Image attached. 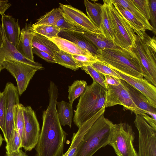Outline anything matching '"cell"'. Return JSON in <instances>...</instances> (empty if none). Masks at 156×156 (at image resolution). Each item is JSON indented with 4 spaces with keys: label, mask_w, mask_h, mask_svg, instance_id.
Here are the masks:
<instances>
[{
    "label": "cell",
    "mask_w": 156,
    "mask_h": 156,
    "mask_svg": "<svg viewBox=\"0 0 156 156\" xmlns=\"http://www.w3.org/2000/svg\"><path fill=\"white\" fill-rule=\"evenodd\" d=\"M34 35L30 25L26 24L21 30L19 41L16 48L22 55L32 61H34L32 50Z\"/></svg>",
    "instance_id": "19"
},
{
    "label": "cell",
    "mask_w": 156,
    "mask_h": 156,
    "mask_svg": "<svg viewBox=\"0 0 156 156\" xmlns=\"http://www.w3.org/2000/svg\"><path fill=\"white\" fill-rule=\"evenodd\" d=\"M79 68L90 65L92 63L99 61L97 57L93 55H72Z\"/></svg>",
    "instance_id": "38"
},
{
    "label": "cell",
    "mask_w": 156,
    "mask_h": 156,
    "mask_svg": "<svg viewBox=\"0 0 156 156\" xmlns=\"http://www.w3.org/2000/svg\"><path fill=\"white\" fill-rule=\"evenodd\" d=\"M21 147V141L17 129L14 127L13 135L12 138L6 143V152L11 153L18 151Z\"/></svg>",
    "instance_id": "36"
},
{
    "label": "cell",
    "mask_w": 156,
    "mask_h": 156,
    "mask_svg": "<svg viewBox=\"0 0 156 156\" xmlns=\"http://www.w3.org/2000/svg\"><path fill=\"white\" fill-rule=\"evenodd\" d=\"M32 46L47 53L53 57L55 52L60 50L57 45L49 39L34 32Z\"/></svg>",
    "instance_id": "23"
},
{
    "label": "cell",
    "mask_w": 156,
    "mask_h": 156,
    "mask_svg": "<svg viewBox=\"0 0 156 156\" xmlns=\"http://www.w3.org/2000/svg\"><path fill=\"white\" fill-rule=\"evenodd\" d=\"M5 95L3 91L0 94V128L4 136L6 138Z\"/></svg>",
    "instance_id": "35"
},
{
    "label": "cell",
    "mask_w": 156,
    "mask_h": 156,
    "mask_svg": "<svg viewBox=\"0 0 156 156\" xmlns=\"http://www.w3.org/2000/svg\"><path fill=\"white\" fill-rule=\"evenodd\" d=\"M49 39L53 42L60 50L72 55H92L73 42L62 37L58 36Z\"/></svg>",
    "instance_id": "22"
},
{
    "label": "cell",
    "mask_w": 156,
    "mask_h": 156,
    "mask_svg": "<svg viewBox=\"0 0 156 156\" xmlns=\"http://www.w3.org/2000/svg\"><path fill=\"white\" fill-rule=\"evenodd\" d=\"M156 42L145 32L140 36L136 34L134 46L130 50L138 59L143 77L156 86Z\"/></svg>",
    "instance_id": "4"
},
{
    "label": "cell",
    "mask_w": 156,
    "mask_h": 156,
    "mask_svg": "<svg viewBox=\"0 0 156 156\" xmlns=\"http://www.w3.org/2000/svg\"><path fill=\"white\" fill-rule=\"evenodd\" d=\"M74 31L87 39L99 50L125 49L115 44L112 41L105 37L101 33L88 32L78 29Z\"/></svg>",
    "instance_id": "21"
},
{
    "label": "cell",
    "mask_w": 156,
    "mask_h": 156,
    "mask_svg": "<svg viewBox=\"0 0 156 156\" xmlns=\"http://www.w3.org/2000/svg\"><path fill=\"white\" fill-rule=\"evenodd\" d=\"M62 17V12L59 7L54 8L40 17L31 26L34 27L42 25L54 26L57 22Z\"/></svg>",
    "instance_id": "29"
},
{
    "label": "cell",
    "mask_w": 156,
    "mask_h": 156,
    "mask_svg": "<svg viewBox=\"0 0 156 156\" xmlns=\"http://www.w3.org/2000/svg\"><path fill=\"white\" fill-rule=\"evenodd\" d=\"M5 156H28L26 153L23 152L21 149L18 151L11 153L6 152Z\"/></svg>",
    "instance_id": "46"
},
{
    "label": "cell",
    "mask_w": 156,
    "mask_h": 156,
    "mask_svg": "<svg viewBox=\"0 0 156 156\" xmlns=\"http://www.w3.org/2000/svg\"><path fill=\"white\" fill-rule=\"evenodd\" d=\"M57 112L61 126H68L71 128L73 117V105L64 101L57 102Z\"/></svg>",
    "instance_id": "24"
},
{
    "label": "cell",
    "mask_w": 156,
    "mask_h": 156,
    "mask_svg": "<svg viewBox=\"0 0 156 156\" xmlns=\"http://www.w3.org/2000/svg\"><path fill=\"white\" fill-rule=\"evenodd\" d=\"M48 91L49 104L42 112V126L34 156H62L67 134L58 117L56 105L58 93L53 82H50Z\"/></svg>",
    "instance_id": "1"
},
{
    "label": "cell",
    "mask_w": 156,
    "mask_h": 156,
    "mask_svg": "<svg viewBox=\"0 0 156 156\" xmlns=\"http://www.w3.org/2000/svg\"><path fill=\"white\" fill-rule=\"evenodd\" d=\"M113 124L104 114L101 116L85 135L75 156H92L101 148L109 145Z\"/></svg>",
    "instance_id": "3"
},
{
    "label": "cell",
    "mask_w": 156,
    "mask_h": 156,
    "mask_svg": "<svg viewBox=\"0 0 156 156\" xmlns=\"http://www.w3.org/2000/svg\"><path fill=\"white\" fill-rule=\"evenodd\" d=\"M107 90L93 81L80 97L73 121L79 128L105 106Z\"/></svg>",
    "instance_id": "2"
},
{
    "label": "cell",
    "mask_w": 156,
    "mask_h": 156,
    "mask_svg": "<svg viewBox=\"0 0 156 156\" xmlns=\"http://www.w3.org/2000/svg\"><path fill=\"white\" fill-rule=\"evenodd\" d=\"M87 86V83L85 80H77L74 81L69 86V102L73 105L74 100L84 93Z\"/></svg>",
    "instance_id": "31"
},
{
    "label": "cell",
    "mask_w": 156,
    "mask_h": 156,
    "mask_svg": "<svg viewBox=\"0 0 156 156\" xmlns=\"http://www.w3.org/2000/svg\"><path fill=\"white\" fill-rule=\"evenodd\" d=\"M4 91L6 98V138L5 140L7 143L13 135L14 129L15 107L20 103V95L17 87L11 82L7 83Z\"/></svg>",
    "instance_id": "13"
},
{
    "label": "cell",
    "mask_w": 156,
    "mask_h": 156,
    "mask_svg": "<svg viewBox=\"0 0 156 156\" xmlns=\"http://www.w3.org/2000/svg\"><path fill=\"white\" fill-rule=\"evenodd\" d=\"M92 78L95 82L106 90L108 85L106 83L104 75L97 70L91 65L80 68Z\"/></svg>",
    "instance_id": "34"
},
{
    "label": "cell",
    "mask_w": 156,
    "mask_h": 156,
    "mask_svg": "<svg viewBox=\"0 0 156 156\" xmlns=\"http://www.w3.org/2000/svg\"><path fill=\"white\" fill-rule=\"evenodd\" d=\"M33 31L48 39L58 36L61 29L55 26L42 25L32 27Z\"/></svg>",
    "instance_id": "33"
},
{
    "label": "cell",
    "mask_w": 156,
    "mask_h": 156,
    "mask_svg": "<svg viewBox=\"0 0 156 156\" xmlns=\"http://www.w3.org/2000/svg\"><path fill=\"white\" fill-rule=\"evenodd\" d=\"M3 41L4 37L2 26V24L0 23V48L2 46Z\"/></svg>",
    "instance_id": "47"
},
{
    "label": "cell",
    "mask_w": 156,
    "mask_h": 156,
    "mask_svg": "<svg viewBox=\"0 0 156 156\" xmlns=\"http://www.w3.org/2000/svg\"><path fill=\"white\" fill-rule=\"evenodd\" d=\"M61 30L74 31L76 28L69 23L63 17L60 19L56 23L55 26Z\"/></svg>",
    "instance_id": "41"
},
{
    "label": "cell",
    "mask_w": 156,
    "mask_h": 156,
    "mask_svg": "<svg viewBox=\"0 0 156 156\" xmlns=\"http://www.w3.org/2000/svg\"><path fill=\"white\" fill-rule=\"evenodd\" d=\"M120 4L140 21L145 27L146 30L152 31V27L149 22L131 0H113Z\"/></svg>",
    "instance_id": "28"
},
{
    "label": "cell",
    "mask_w": 156,
    "mask_h": 156,
    "mask_svg": "<svg viewBox=\"0 0 156 156\" xmlns=\"http://www.w3.org/2000/svg\"><path fill=\"white\" fill-rule=\"evenodd\" d=\"M120 80L128 92L134 103L142 112V114L145 113L151 115L156 120V108L152 105L147 98L141 92L123 80L121 79Z\"/></svg>",
    "instance_id": "16"
},
{
    "label": "cell",
    "mask_w": 156,
    "mask_h": 156,
    "mask_svg": "<svg viewBox=\"0 0 156 156\" xmlns=\"http://www.w3.org/2000/svg\"><path fill=\"white\" fill-rule=\"evenodd\" d=\"M5 69L15 78L19 95L26 90L30 80L37 71L34 68L12 59H5L2 69Z\"/></svg>",
    "instance_id": "9"
},
{
    "label": "cell",
    "mask_w": 156,
    "mask_h": 156,
    "mask_svg": "<svg viewBox=\"0 0 156 156\" xmlns=\"http://www.w3.org/2000/svg\"><path fill=\"white\" fill-rule=\"evenodd\" d=\"M33 53L38 57L50 63H55L54 58L47 53L33 47Z\"/></svg>",
    "instance_id": "42"
},
{
    "label": "cell",
    "mask_w": 156,
    "mask_h": 156,
    "mask_svg": "<svg viewBox=\"0 0 156 156\" xmlns=\"http://www.w3.org/2000/svg\"><path fill=\"white\" fill-rule=\"evenodd\" d=\"M150 10V19L152 32L156 35V0H148Z\"/></svg>",
    "instance_id": "40"
},
{
    "label": "cell",
    "mask_w": 156,
    "mask_h": 156,
    "mask_svg": "<svg viewBox=\"0 0 156 156\" xmlns=\"http://www.w3.org/2000/svg\"><path fill=\"white\" fill-rule=\"evenodd\" d=\"M147 20L150 19V10L148 0H131Z\"/></svg>",
    "instance_id": "39"
},
{
    "label": "cell",
    "mask_w": 156,
    "mask_h": 156,
    "mask_svg": "<svg viewBox=\"0 0 156 156\" xmlns=\"http://www.w3.org/2000/svg\"><path fill=\"white\" fill-rule=\"evenodd\" d=\"M60 37L70 41L82 49L96 57L99 54V49L81 35L74 31L61 30L58 34Z\"/></svg>",
    "instance_id": "20"
},
{
    "label": "cell",
    "mask_w": 156,
    "mask_h": 156,
    "mask_svg": "<svg viewBox=\"0 0 156 156\" xmlns=\"http://www.w3.org/2000/svg\"><path fill=\"white\" fill-rule=\"evenodd\" d=\"M7 0H0V14H5V12L11 6Z\"/></svg>",
    "instance_id": "44"
},
{
    "label": "cell",
    "mask_w": 156,
    "mask_h": 156,
    "mask_svg": "<svg viewBox=\"0 0 156 156\" xmlns=\"http://www.w3.org/2000/svg\"><path fill=\"white\" fill-rule=\"evenodd\" d=\"M84 3L87 16L94 25L99 28L102 4L96 2L92 3L88 0H84Z\"/></svg>",
    "instance_id": "27"
},
{
    "label": "cell",
    "mask_w": 156,
    "mask_h": 156,
    "mask_svg": "<svg viewBox=\"0 0 156 156\" xmlns=\"http://www.w3.org/2000/svg\"><path fill=\"white\" fill-rule=\"evenodd\" d=\"M106 83L110 85L117 86L120 83V79L108 75H103Z\"/></svg>",
    "instance_id": "43"
},
{
    "label": "cell",
    "mask_w": 156,
    "mask_h": 156,
    "mask_svg": "<svg viewBox=\"0 0 156 156\" xmlns=\"http://www.w3.org/2000/svg\"><path fill=\"white\" fill-rule=\"evenodd\" d=\"M53 58L55 63L66 68L75 71L79 68L72 55L63 51L60 50L56 52Z\"/></svg>",
    "instance_id": "30"
},
{
    "label": "cell",
    "mask_w": 156,
    "mask_h": 156,
    "mask_svg": "<svg viewBox=\"0 0 156 156\" xmlns=\"http://www.w3.org/2000/svg\"><path fill=\"white\" fill-rule=\"evenodd\" d=\"M2 31L4 41L2 46L0 48V55L3 61L6 59H12L30 66L37 70L44 69V67L41 64L28 59L20 53L16 48L7 40L3 29Z\"/></svg>",
    "instance_id": "15"
},
{
    "label": "cell",
    "mask_w": 156,
    "mask_h": 156,
    "mask_svg": "<svg viewBox=\"0 0 156 156\" xmlns=\"http://www.w3.org/2000/svg\"><path fill=\"white\" fill-rule=\"evenodd\" d=\"M118 105H122L136 115L142 114L133 102L121 80L120 83L117 86L108 84L105 107L106 108Z\"/></svg>",
    "instance_id": "11"
},
{
    "label": "cell",
    "mask_w": 156,
    "mask_h": 156,
    "mask_svg": "<svg viewBox=\"0 0 156 156\" xmlns=\"http://www.w3.org/2000/svg\"><path fill=\"white\" fill-rule=\"evenodd\" d=\"M91 65L103 75L111 76L120 79V76L113 69L100 62L93 63Z\"/></svg>",
    "instance_id": "37"
},
{
    "label": "cell",
    "mask_w": 156,
    "mask_h": 156,
    "mask_svg": "<svg viewBox=\"0 0 156 156\" xmlns=\"http://www.w3.org/2000/svg\"><path fill=\"white\" fill-rule=\"evenodd\" d=\"M105 108V106L102 107L94 116L82 125L76 133H73L69 147L70 150L68 156H75L85 135L95 122L104 114Z\"/></svg>",
    "instance_id": "17"
},
{
    "label": "cell",
    "mask_w": 156,
    "mask_h": 156,
    "mask_svg": "<svg viewBox=\"0 0 156 156\" xmlns=\"http://www.w3.org/2000/svg\"><path fill=\"white\" fill-rule=\"evenodd\" d=\"M96 57L99 62L124 74L143 77L140 62L130 50H99V54Z\"/></svg>",
    "instance_id": "5"
},
{
    "label": "cell",
    "mask_w": 156,
    "mask_h": 156,
    "mask_svg": "<svg viewBox=\"0 0 156 156\" xmlns=\"http://www.w3.org/2000/svg\"><path fill=\"white\" fill-rule=\"evenodd\" d=\"M115 35L113 42L130 50L135 45L136 34L128 22L114 5L112 0H106Z\"/></svg>",
    "instance_id": "6"
},
{
    "label": "cell",
    "mask_w": 156,
    "mask_h": 156,
    "mask_svg": "<svg viewBox=\"0 0 156 156\" xmlns=\"http://www.w3.org/2000/svg\"><path fill=\"white\" fill-rule=\"evenodd\" d=\"M2 28L8 41L16 48L18 43L21 30L19 20L5 14L1 15Z\"/></svg>",
    "instance_id": "18"
},
{
    "label": "cell",
    "mask_w": 156,
    "mask_h": 156,
    "mask_svg": "<svg viewBox=\"0 0 156 156\" xmlns=\"http://www.w3.org/2000/svg\"><path fill=\"white\" fill-rule=\"evenodd\" d=\"M23 105L19 103L15 107L14 113V127L17 129L20 140H22L24 133V121L23 112Z\"/></svg>",
    "instance_id": "32"
},
{
    "label": "cell",
    "mask_w": 156,
    "mask_h": 156,
    "mask_svg": "<svg viewBox=\"0 0 156 156\" xmlns=\"http://www.w3.org/2000/svg\"><path fill=\"white\" fill-rule=\"evenodd\" d=\"M122 80L143 94L152 105L156 108V87L145 79L138 78L124 74L113 69Z\"/></svg>",
    "instance_id": "14"
},
{
    "label": "cell",
    "mask_w": 156,
    "mask_h": 156,
    "mask_svg": "<svg viewBox=\"0 0 156 156\" xmlns=\"http://www.w3.org/2000/svg\"><path fill=\"white\" fill-rule=\"evenodd\" d=\"M64 18L76 29L85 32L101 33L100 29L94 25L83 12L69 5L59 3Z\"/></svg>",
    "instance_id": "12"
},
{
    "label": "cell",
    "mask_w": 156,
    "mask_h": 156,
    "mask_svg": "<svg viewBox=\"0 0 156 156\" xmlns=\"http://www.w3.org/2000/svg\"><path fill=\"white\" fill-rule=\"evenodd\" d=\"M134 122L139 133L137 156H156V129L142 115L136 114Z\"/></svg>",
    "instance_id": "8"
},
{
    "label": "cell",
    "mask_w": 156,
    "mask_h": 156,
    "mask_svg": "<svg viewBox=\"0 0 156 156\" xmlns=\"http://www.w3.org/2000/svg\"><path fill=\"white\" fill-rule=\"evenodd\" d=\"M141 115L150 125L154 128L156 129V120L145 113H143Z\"/></svg>",
    "instance_id": "45"
},
{
    "label": "cell",
    "mask_w": 156,
    "mask_h": 156,
    "mask_svg": "<svg viewBox=\"0 0 156 156\" xmlns=\"http://www.w3.org/2000/svg\"><path fill=\"white\" fill-rule=\"evenodd\" d=\"M135 138V133L128 124H113L109 145L113 147L117 156H137L133 145Z\"/></svg>",
    "instance_id": "7"
},
{
    "label": "cell",
    "mask_w": 156,
    "mask_h": 156,
    "mask_svg": "<svg viewBox=\"0 0 156 156\" xmlns=\"http://www.w3.org/2000/svg\"><path fill=\"white\" fill-rule=\"evenodd\" d=\"M112 0L114 6L128 22L136 34L142 35L146 30L144 24L123 6Z\"/></svg>",
    "instance_id": "25"
},
{
    "label": "cell",
    "mask_w": 156,
    "mask_h": 156,
    "mask_svg": "<svg viewBox=\"0 0 156 156\" xmlns=\"http://www.w3.org/2000/svg\"><path fill=\"white\" fill-rule=\"evenodd\" d=\"M70 150V148L69 147L67 151L64 154H63L62 156H68V153Z\"/></svg>",
    "instance_id": "49"
},
{
    "label": "cell",
    "mask_w": 156,
    "mask_h": 156,
    "mask_svg": "<svg viewBox=\"0 0 156 156\" xmlns=\"http://www.w3.org/2000/svg\"><path fill=\"white\" fill-rule=\"evenodd\" d=\"M1 92L0 91V94H1Z\"/></svg>",
    "instance_id": "50"
},
{
    "label": "cell",
    "mask_w": 156,
    "mask_h": 156,
    "mask_svg": "<svg viewBox=\"0 0 156 156\" xmlns=\"http://www.w3.org/2000/svg\"><path fill=\"white\" fill-rule=\"evenodd\" d=\"M24 133L21 141V147L30 151L36 146L40 133L39 122L35 113L30 106L23 105Z\"/></svg>",
    "instance_id": "10"
},
{
    "label": "cell",
    "mask_w": 156,
    "mask_h": 156,
    "mask_svg": "<svg viewBox=\"0 0 156 156\" xmlns=\"http://www.w3.org/2000/svg\"><path fill=\"white\" fill-rule=\"evenodd\" d=\"M4 140L3 138H2L1 135L0 134V147L2 145L3 141Z\"/></svg>",
    "instance_id": "48"
},
{
    "label": "cell",
    "mask_w": 156,
    "mask_h": 156,
    "mask_svg": "<svg viewBox=\"0 0 156 156\" xmlns=\"http://www.w3.org/2000/svg\"><path fill=\"white\" fill-rule=\"evenodd\" d=\"M103 1V4L101 6V22L99 28L101 33L105 37L113 42L115 35L113 26L109 15L106 0Z\"/></svg>",
    "instance_id": "26"
}]
</instances>
